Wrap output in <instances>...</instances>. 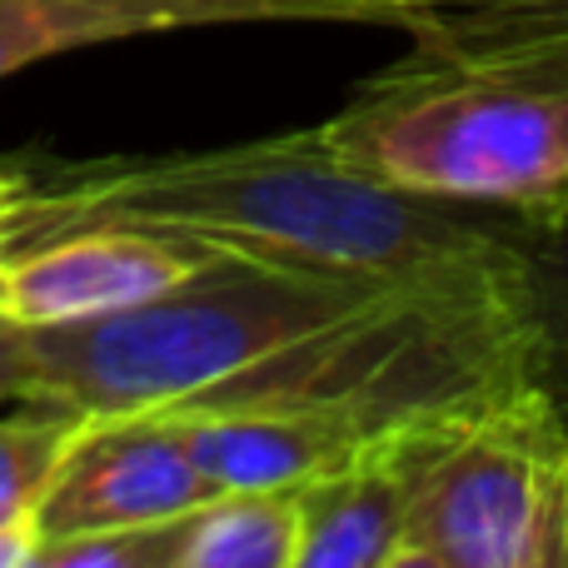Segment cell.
Instances as JSON below:
<instances>
[{
	"label": "cell",
	"mask_w": 568,
	"mask_h": 568,
	"mask_svg": "<svg viewBox=\"0 0 568 568\" xmlns=\"http://www.w3.org/2000/svg\"><path fill=\"white\" fill-rule=\"evenodd\" d=\"M75 220H135L225 255L379 280L419 294L524 300L514 220H479L469 210L389 190L334 160L310 130L110 165L50 195H16L0 240Z\"/></svg>",
	"instance_id": "6da1fadb"
},
{
	"label": "cell",
	"mask_w": 568,
	"mask_h": 568,
	"mask_svg": "<svg viewBox=\"0 0 568 568\" xmlns=\"http://www.w3.org/2000/svg\"><path fill=\"white\" fill-rule=\"evenodd\" d=\"M404 36L310 135L434 205L534 220L568 200V0H409Z\"/></svg>",
	"instance_id": "7a4b0ae2"
},
{
	"label": "cell",
	"mask_w": 568,
	"mask_h": 568,
	"mask_svg": "<svg viewBox=\"0 0 568 568\" xmlns=\"http://www.w3.org/2000/svg\"><path fill=\"white\" fill-rule=\"evenodd\" d=\"M394 568H568V409L539 364L419 414Z\"/></svg>",
	"instance_id": "3957f363"
},
{
	"label": "cell",
	"mask_w": 568,
	"mask_h": 568,
	"mask_svg": "<svg viewBox=\"0 0 568 568\" xmlns=\"http://www.w3.org/2000/svg\"><path fill=\"white\" fill-rule=\"evenodd\" d=\"M220 250L135 220H75L0 240V314L20 329H60L175 290Z\"/></svg>",
	"instance_id": "277c9868"
},
{
	"label": "cell",
	"mask_w": 568,
	"mask_h": 568,
	"mask_svg": "<svg viewBox=\"0 0 568 568\" xmlns=\"http://www.w3.org/2000/svg\"><path fill=\"white\" fill-rule=\"evenodd\" d=\"M210 489L180 414H85L40 494V544L95 529L170 524Z\"/></svg>",
	"instance_id": "5b68a950"
},
{
	"label": "cell",
	"mask_w": 568,
	"mask_h": 568,
	"mask_svg": "<svg viewBox=\"0 0 568 568\" xmlns=\"http://www.w3.org/2000/svg\"><path fill=\"white\" fill-rule=\"evenodd\" d=\"M409 0H0V80L120 40L215 26H394Z\"/></svg>",
	"instance_id": "8992f818"
},
{
	"label": "cell",
	"mask_w": 568,
	"mask_h": 568,
	"mask_svg": "<svg viewBox=\"0 0 568 568\" xmlns=\"http://www.w3.org/2000/svg\"><path fill=\"white\" fill-rule=\"evenodd\" d=\"M180 419L210 489L294 494L389 434L344 404H215V409H185Z\"/></svg>",
	"instance_id": "52a82bcc"
},
{
	"label": "cell",
	"mask_w": 568,
	"mask_h": 568,
	"mask_svg": "<svg viewBox=\"0 0 568 568\" xmlns=\"http://www.w3.org/2000/svg\"><path fill=\"white\" fill-rule=\"evenodd\" d=\"M409 424L379 434L354 459L294 489L300 504L294 568H394L404 499H409V449H404Z\"/></svg>",
	"instance_id": "ba28073f"
},
{
	"label": "cell",
	"mask_w": 568,
	"mask_h": 568,
	"mask_svg": "<svg viewBox=\"0 0 568 568\" xmlns=\"http://www.w3.org/2000/svg\"><path fill=\"white\" fill-rule=\"evenodd\" d=\"M300 504L280 489H215L170 519V568H294Z\"/></svg>",
	"instance_id": "9c48e42d"
},
{
	"label": "cell",
	"mask_w": 568,
	"mask_h": 568,
	"mask_svg": "<svg viewBox=\"0 0 568 568\" xmlns=\"http://www.w3.org/2000/svg\"><path fill=\"white\" fill-rule=\"evenodd\" d=\"M514 235L534 364L568 409V200L534 220H514Z\"/></svg>",
	"instance_id": "30bf717a"
},
{
	"label": "cell",
	"mask_w": 568,
	"mask_h": 568,
	"mask_svg": "<svg viewBox=\"0 0 568 568\" xmlns=\"http://www.w3.org/2000/svg\"><path fill=\"white\" fill-rule=\"evenodd\" d=\"M70 434H75V414L36 399L26 414H0V514H40V494Z\"/></svg>",
	"instance_id": "8fae6325"
},
{
	"label": "cell",
	"mask_w": 568,
	"mask_h": 568,
	"mask_svg": "<svg viewBox=\"0 0 568 568\" xmlns=\"http://www.w3.org/2000/svg\"><path fill=\"white\" fill-rule=\"evenodd\" d=\"M36 568H170V524L45 539L36 554Z\"/></svg>",
	"instance_id": "7c38bea8"
},
{
	"label": "cell",
	"mask_w": 568,
	"mask_h": 568,
	"mask_svg": "<svg viewBox=\"0 0 568 568\" xmlns=\"http://www.w3.org/2000/svg\"><path fill=\"white\" fill-rule=\"evenodd\" d=\"M30 374H36V359H30V329H20L16 320L0 314V399H26Z\"/></svg>",
	"instance_id": "4fadbf2b"
},
{
	"label": "cell",
	"mask_w": 568,
	"mask_h": 568,
	"mask_svg": "<svg viewBox=\"0 0 568 568\" xmlns=\"http://www.w3.org/2000/svg\"><path fill=\"white\" fill-rule=\"evenodd\" d=\"M40 554V514H0V568H36Z\"/></svg>",
	"instance_id": "5bb4252c"
},
{
	"label": "cell",
	"mask_w": 568,
	"mask_h": 568,
	"mask_svg": "<svg viewBox=\"0 0 568 568\" xmlns=\"http://www.w3.org/2000/svg\"><path fill=\"white\" fill-rule=\"evenodd\" d=\"M16 195H20V190L10 185L6 175H0V225H6V215H10V205H16Z\"/></svg>",
	"instance_id": "9a60e30c"
}]
</instances>
